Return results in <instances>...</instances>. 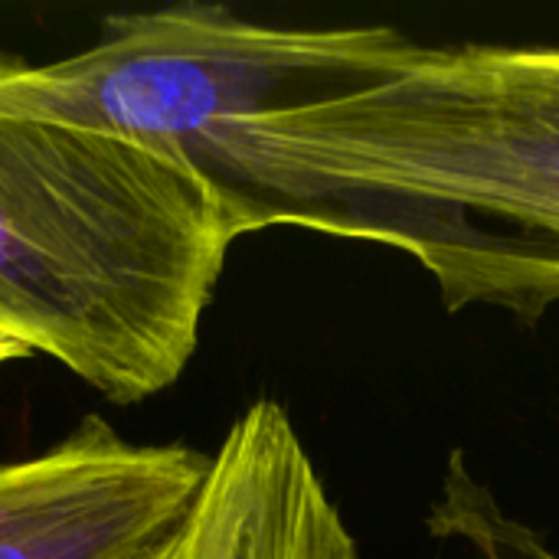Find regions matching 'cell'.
I'll return each mask as SVG.
<instances>
[{"label":"cell","mask_w":559,"mask_h":559,"mask_svg":"<svg viewBox=\"0 0 559 559\" xmlns=\"http://www.w3.org/2000/svg\"><path fill=\"white\" fill-rule=\"evenodd\" d=\"M154 559H360L288 413L259 400L233 419L180 531Z\"/></svg>","instance_id":"obj_4"},{"label":"cell","mask_w":559,"mask_h":559,"mask_svg":"<svg viewBox=\"0 0 559 559\" xmlns=\"http://www.w3.org/2000/svg\"><path fill=\"white\" fill-rule=\"evenodd\" d=\"M26 357H33L26 347H20L16 341H10V337L0 334V367H7V364H13V360H26Z\"/></svg>","instance_id":"obj_6"},{"label":"cell","mask_w":559,"mask_h":559,"mask_svg":"<svg viewBox=\"0 0 559 559\" xmlns=\"http://www.w3.org/2000/svg\"><path fill=\"white\" fill-rule=\"evenodd\" d=\"M193 170L242 236L298 226L416 259L445 311L559 301V46L406 43L226 124Z\"/></svg>","instance_id":"obj_1"},{"label":"cell","mask_w":559,"mask_h":559,"mask_svg":"<svg viewBox=\"0 0 559 559\" xmlns=\"http://www.w3.org/2000/svg\"><path fill=\"white\" fill-rule=\"evenodd\" d=\"M242 229L131 141L0 118V334L128 406L187 370Z\"/></svg>","instance_id":"obj_2"},{"label":"cell","mask_w":559,"mask_h":559,"mask_svg":"<svg viewBox=\"0 0 559 559\" xmlns=\"http://www.w3.org/2000/svg\"><path fill=\"white\" fill-rule=\"evenodd\" d=\"M442 537L465 547V559H559L531 527L504 518L491 495L459 501L442 521Z\"/></svg>","instance_id":"obj_5"},{"label":"cell","mask_w":559,"mask_h":559,"mask_svg":"<svg viewBox=\"0 0 559 559\" xmlns=\"http://www.w3.org/2000/svg\"><path fill=\"white\" fill-rule=\"evenodd\" d=\"M206 472L210 452L131 442L85 416L46 452L0 465V559H154Z\"/></svg>","instance_id":"obj_3"}]
</instances>
